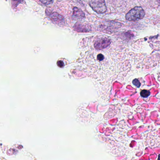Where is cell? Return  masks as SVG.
I'll return each mask as SVG.
<instances>
[{
    "label": "cell",
    "mask_w": 160,
    "mask_h": 160,
    "mask_svg": "<svg viewBox=\"0 0 160 160\" xmlns=\"http://www.w3.org/2000/svg\"><path fill=\"white\" fill-rule=\"evenodd\" d=\"M145 15V13L142 8L135 7L127 13L126 18L129 21H136L142 19L144 17Z\"/></svg>",
    "instance_id": "1"
},
{
    "label": "cell",
    "mask_w": 160,
    "mask_h": 160,
    "mask_svg": "<svg viewBox=\"0 0 160 160\" xmlns=\"http://www.w3.org/2000/svg\"><path fill=\"white\" fill-rule=\"evenodd\" d=\"M89 5L95 12L99 14L104 13L107 10L104 0H91Z\"/></svg>",
    "instance_id": "2"
},
{
    "label": "cell",
    "mask_w": 160,
    "mask_h": 160,
    "mask_svg": "<svg viewBox=\"0 0 160 160\" xmlns=\"http://www.w3.org/2000/svg\"><path fill=\"white\" fill-rule=\"evenodd\" d=\"M111 43V40L107 38H99L95 40L94 47L97 49H103L108 47Z\"/></svg>",
    "instance_id": "3"
},
{
    "label": "cell",
    "mask_w": 160,
    "mask_h": 160,
    "mask_svg": "<svg viewBox=\"0 0 160 160\" xmlns=\"http://www.w3.org/2000/svg\"><path fill=\"white\" fill-rule=\"evenodd\" d=\"M74 29L79 33H88L91 31L90 26L81 23H77L74 26Z\"/></svg>",
    "instance_id": "4"
},
{
    "label": "cell",
    "mask_w": 160,
    "mask_h": 160,
    "mask_svg": "<svg viewBox=\"0 0 160 160\" xmlns=\"http://www.w3.org/2000/svg\"><path fill=\"white\" fill-rule=\"evenodd\" d=\"M46 14L52 20L55 22L61 23L64 21L63 17L57 12H48V11H46Z\"/></svg>",
    "instance_id": "5"
},
{
    "label": "cell",
    "mask_w": 160,
    "mask_h": 160,
    "mask_svg": "<svg viewBox=\"0 0 160 160\" xmlns=\"http://www.w3.org/2000/svg\"><path fill=\"white\" fill-rule=\"evenodd\" d=\"M73 17L78 19H82L85 18V14L81 9L75 7L73 8Z\"/></svg>",
    "instance_id": "6"
},
{
    "label": "cell",
    "mask_w": 160,
    "mask_h": 160,
    "mask_svg": "<svg viewBox=\"0 0 160 160\" xmlns=\"http://www.w3.org/2000/svg\"><path fill=\"white\" fill-rule=\"evenodd\" d=\"M150 93L149 91L147 90H143L141 91L140 95H141V96L143 98H147L150 95Z\"/></svg>",
    "instance_id": "7"
},
{
    "label": "cell",
    "mask_w": 160,
    "mask_h": 160,
    "mask_svg": "<svg viewBox=\"0 0 160 160\" xmlns=\"http://www.w3.org/2000/svg\"><path fill=\"white\" fill-rule=\"evenodd\" d=\"M42 3L45 5H49L53 3V0H39Z\"/></svg>",
    "instance_id": "8"
},
{
    "label": "cell",
    "mask_w": 160,
    "mask_h": 160,
    "mask_svg": "<svg viewBox=\"0 0 160 160\" xmlns=\"http://www.w3.org/2000/svg\"><path fill=\"white\" fill-rule=\"evenodd\" d=\"M132 83L135 86H137V87H140L141 85V83L139 81V80L138 79H135L133 80L132 81Z\"/></svg>",
    "instance_id": "9"
},
{
    "label": "cell",
    "mask_w": 160,
    "mask_h": 160,
    "mask_svg": "<svg viewBox=\"0 0 160 160\" xmlns=\"http://www.w3.org/2000/svg\"><path fill=\"white\" fill-rule=\"evenodd\" d=\"M57 65H58V66L59 67H63L64 66V64L63 62L62 61H59L57 62Z\"/></svg>",
    "instance_id": "10"
},
{
    "label": "cell",
    "mask_w": 160,
    "mask_h": 160,
    "mask_svg": "<svg viewBox=\"0 0 160 160\" xmlns=\"http://www.w3.org/2000/svg\"><path fill=\"white\" fill-rule=\"evenodd\" d=\"M104 59V56L102 55V54H98V60H99V61H102V60H103Z\"/></svg>",
    "instance_id": "11"
},
{
    "label": "cell",
    "mask_w": 160,
    "mask_h": 160,
    "mask_svg": "<svg viewBox=\"0 0 160 160\" xmlns=\"http://www.w3.org/2000/svg\"><path fill=\"white\" fill-rule=\"evenodd\" d=\"M158 159L160 160V155L159 156L158 158Z\"/></svg>",
    "instance_id": "12"
},
{
    "label": "cell",
    "mask_w": 160,
    "mask_h": 160,
    "mask_svg": "<svg viewBox=\"0 0 160 160\" xmlns=\"http://www.w3.org/2000/svg\"><path fill=\"white\" fill-rule=\"evenodd\" d=\"M157 1H158V2L160 4V0H157Z\"/></svg>",
    "instance_id": "13"
}]
</instances>
